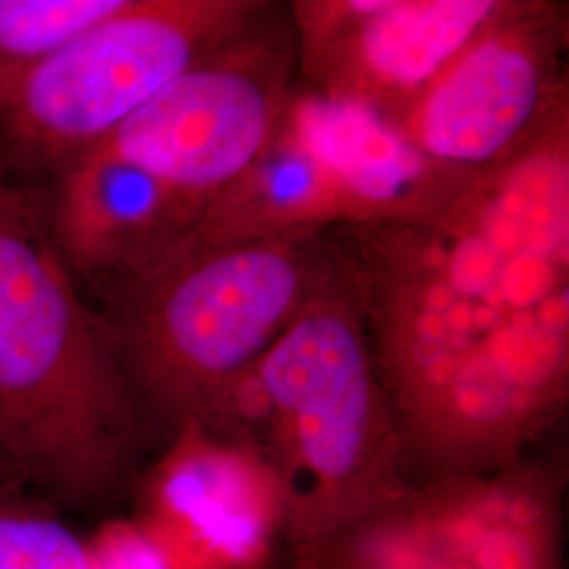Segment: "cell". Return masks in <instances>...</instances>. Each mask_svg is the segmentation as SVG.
<instances>
[{"label": "cell", "mask_w": 569, "mask_h": 569, "mask_svg": "<svg viewBox=\"0 0 569 569\" xmlns=\"http://www.w3.org/2000/svg\"><path fill=\"white\" fill-rule=\"evenodd\" d=\"M409 483L528 456L569 399V112L418 218L348 228Z\"/></svg>", "instance_id": "obj_1"}, {"label": "cell", "mask_w": 569, "mask_h": 569, "mask_svg": "<svg viewBox=\"0 0 569 569\" xmlns=\"http://www.w3.org/2000/svg\"><path fill=\"white\" fill-rule=\"evenodd\" d=\"M148 435L108 319L82 302L47 209L0 163V448L63 512L108 510Z\"/></svg>", "instance_id": "obj_2"}, {"label": "cell", "mask_w": 569, "mask_h": 569, "mask_svg": "<svg viewBox=\"0 0 569 569\" xmlns=\"http://www.w3.org/2000/svg\"><path fill=\"white\" fill-rule=\"evenodd\" d=\"M197 422L253 451L274 475L291 550L323 540L409 483L366 323L340 266Z\"/></svg>", "instance_id": "obj_3"}, {"label": "cell", "mask_w": 569, "mask_h": 569, "mask_svg": "<svg viewBox=\"0 0 569 569\" xmlns=\"http://www.w3.org/2000/svg\"><path fill=\"white\" fill-rule=\"evenodd\" d=\"M338 274L319 232L234 241L197 237L110 289L122 371L148 432L197 420Z\"/></svg>", "instance_id": "obj_4"}, {"label": "cell", "mask_w": 569, "mask_h": 569, "mask_svg": "<svg viewBox=\"0 0 569 569\" xmlns=\"http://www.w3.org/2000/svg\"><path fill=\"white\" fill-rule=\"evenodd\" d=\"M475 173L428 161L366 103L293 84L274 131L204 204L199 241H234L418 218Z\"/></svg>", "instance_id": "obj_5"}, {"label": "cell", "mask_w": 569, "mask_h": 569, "mask_svg": "<svg viewBox=\"0 0 569 569\" xmlns=\"http://www.w3.org/2000/svg\"><path fill=\"white\" fill-rule=\"evenodd\" d=\"M270 7L260 0H122L0 108V163L11 173L61 171Z\"/></svg>", "instance_id": "obj_6"}, {"label": "cell", "mask_w": 569, "mask_h": 569, "mask_svg": "<svg viewBox=\"0 0 569 569\" xmlns=\"http://www.w3.org/2000/svg\"><path fill=\"white\" fill-rule=\"evenodd\" d=\"M559 462L407 483L305 549L293 569H566Z\"/></svg>", "instance_id": "obj_7"}, {"label": "cell", "mask_w": 569, "mask_h": 569, "mask_svg": "<svg viewBox=\"0 0 569 569\" xmlns=\"http://www.w3.org/2000/svg\"><path fill=\"white\" fill-rule=\"evenodd\" d=\"M272 7L194 61L102 143L159 180L209 201L258 159L293 89V26Z\"/></svg>", "instance_id": "obj_8"}, {"label": "cell", "mask_w": 569, "mask_h": 569, "mask_svg": "<svg viewBox=\"0 0 569 569\" xmlns=\"http://www.w3.org/2000/svg\"><path fill=\"white\" fill-rule=\"evenodd\" d=\"M563 16L559 4L512 0L392 124L453 171L505 163L568 110Z\"/></svg>", "instance_id": "obj_9"}, {"label": "cell", "mask_w": 569, "mask_h": 569, "mask_svg": "<svg viewBox=\"0 0 569 569\" xmlns=\"http://www.w3.org/2000/svg\"><path fill=\"white\" fill-rule=\"evenodd\" d=\"M512 0H296L300 82L395 122Z\"/></svg>", "instance_id": "obj_10"}, {"label": "cell", "mask_w": 569, "mask_h": 569, "mask_svg": "<svg viewBox=\"0 0 569 569\" xmlns=\"http://www.w3.org/2000/svg\"><path fill=\"white\" fill-rule=\"evenodd\" d=\"M131 519L178 569H268L284 540L283 491L237 441L186 420L138 475Z\"/></svg>", "instance_id": "obj_11"}, {"label": "cell", "mask_w": 569, "mask_h": 569, "mask_svg": "<svg viewBox=\"0 0 569 569\" xmlns=\"http://www.w3.org/2000/svg\"><path fill=\"white\" fill-rule=\"evenodd\" d=\"M58 176L47 209L53 239L74 274L108 289L142 279L190 243L207 204L103 146Z\"/></svg>", "instance_id": "obj_12"}, {"label": "cell", "mask_w": 569, "mask_h": 569, "mask_svg": "<svg viewBox=\"0 0 569 569\" xmlns=\"http://www.w3.org/2000/svg\"><path fill=\"white\" fill-rule=\"evenodd\" d=\"M122 0H0V108L66 42Z\"/></svg>", "instance_id": "obj_13"}, {"label": "cell", "mask_w": 569, "mask_h": 569, "mask_svg": "<svg viewBox=\"0 0 569 569\" xmlns=\"http://www.w3.org/2000/svg\"><path fill=\"white\" fill-rule=\"evenodd\" d=\"M0 569H89L87 538L39 491L0 486Z\"/></svg>", "instance_id": "obj_14"}, {"label": "cell", "mask_w": 569, "mask_h": 569, "mask_svg": "<svg viewBox=\"0 0 569 569\" xmlns=\"http://www.w3.org/2000/svg\"><path fill=\"white\" fill-rule=\"evenodd\" d=\"M84 538L89 569H178L131 517L103 519Z\"/></svg>", "instance_id": "obj_15"}, {"label": "cell", "mask_w": 569, "mask_h": 569, "mask_svg": "<svg viewBox=\"0 0 569 569\" xmlns=\"http://www.w3.org/2000/svg\"><path fill=\"white\" fill-rule=\"evenodd\" d=\"M9 483H23V486H28L23 475L20 472V468L16 467L13 460L4 453V449L0 448V486H9Z\"/></svg>", "instance_id": "obj_16"}]
</instances>
